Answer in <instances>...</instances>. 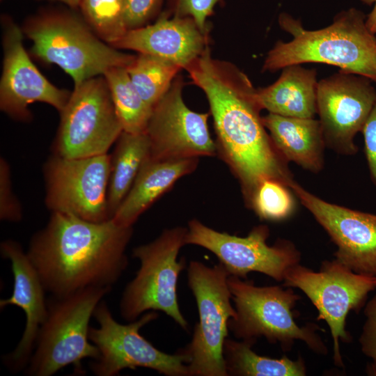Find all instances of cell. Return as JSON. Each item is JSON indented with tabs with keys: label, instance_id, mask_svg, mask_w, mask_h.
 I'll return each mask as SVG.
<instances>
[{
	"label": "cell",
	"instance_id": "obj_1",
	"mask_svg": "<svg viewBox=\"0 0 376 376\" xmlns=\"http://www.w3.org/2000/svg\"><path fill=\"white\" fill-rule=\"evenodd\" d=\"M185 70L207 100L217 154L239 180L246 205L250 207L265 180L288 186L294 179L263 125L257 88L249 77L235 65L214 58L209 46Z\"/></svg>",
	"mask_w": 376,
	"mask_h": 376
},
{
	"label": "cell",
	"instance_id": "obj_2",
	"mask_svg": "<svg viewBox=\"0 0 376 376\" xmlns=\"http://www.w3.org/2000/svg\"><path fill=\"white\" fill-rule=\"evenodd\" d=\"M133 227L53 212L31 239L27 255L45 291L64 297L89 287H111L127 267Z\"/></svg>",
	"mask_w": 376,
	"mask_h": 376
},
{
	"label": "cell",
	"instance_id": "obj_3",
	"mask_svg": "<svg viewBox=\"0 0 376 376\" xmlns=\"http://www.w3.org/2000/svg\"><path fill=\"white\" fill-rule=\"evenodd\" d=\"M366 19L363 12L350 8L338 13L327 26L308 30L299 19L282 13L279 24L292 39L276 42L265 58L262 71L274 72L288 65L317 63L376 83V36L368 29Z\"/></svg>",
	"mask_w": 376,
	"mask_h": 376
},
{
	"label": "cell",
	"instance_id": "obj_4",
	"mask_svg": "<svg viewBox=\"0 0 376 376\" xmlns=\"http://www.w3.org/2000/svg\"><path fill=\"white\" fill-rule=\"evenodd\" d=\"M228 283L236 311L228 329L236 338L256 342L265 337L270 343H279L284 352L290 351L295 340H301L313 352L327 354L317 333L323 329L314 323L300 327L295 322L293 308L301 297L291 288L259 287L235 276H228Z\"/></svg>",
	"mask_w": 376,
	"mask_h": 376
},
{
	"label": "cell",
	"instance_id": "obj_5",
	"mask_svg": "<svg viewBox=\"0 0 376 376\" xmlns=\"http://www.w3.org/2000/svg\"><path fill=\"white\" fill-rule=\"evenodd\" d=\"M111 287H89L47 302V318L40 328L35 351L28 363L32 376H50L72 365L74 373H84L81 361L100 356L88 337L89 322Z\"/></svg>",
	"mask_w": 376,
	"mask_h": 376
},
{
	"label": "cell",
	"instance_id": "obj_6",
	"mask_svg": "<svg viewBox=\"0 0 376 376\" xmlns=\"http://www.w3.org/2000/svg\"><path fill=\"white\" fill-rule=\"evenodd\" d=\"M88 25L70 13H49L31 19L24 32L33 42L32 52L58 65L75 86L113 67H127L135 56L102 42Z\"/></svg>",
	"mask_w": 376,
	"mask_h": 376
},
{
	"label": "cell",
	"instance_id": "obj_7",
	"mask_svg": "<svg viewBox=\"0 0 376 376\" xmlns=\"http://www.w3.org/2000/svg\"><path fill=\"white\" fill-rule=\"evenodd\" d=\"M187 232V228L181 226L167 228L153 241L133 249L132 256L139 259L140 267L120 299V313L124 320L132 322L146 311H159L182 329H189L177 293L179 275L186 267L185 258H177L185 245Z\"/></svg>",
	"mask_w": 376,
	"mask_h": 376
},
{
	"label": "cell",
	"instance_id": "obj_8",
	"mask_svg": "<svg viewBox=\"0 0 376 376\" xmlns=\"http://www.w3.org/2000/svg\"><path fill=\"white\" fill-rule=\"evenodd\" d=\"M229 276L220 263L209 267L192 260L188 265V286L198 313L192 339L182 348L191 359L189 376H228L224 345L228 336V322L236 315L230 301Z\"/></svg>",
	"mask_w": 376,
	"mask_h": 376
},
{
	"label": "cell",
	"instance_id": "obj_9",
	"mask_svg": "<svg viewBox=\"0 0 376 376\" xmlns=\"http://www.w3.org/2000/svg\"><path fill=\"white\" fill-rule=\"evenodd\" d=\"M283 281L285 287L300 289L315 306L317 319L324 320L331 331L334 363L344 367L339 344L352 340L347 316L364 306L376 289V276L356 273L334 258L322 262L319 272L297 264L288 269Z\"/></svg>",
	"mask_w": 376,
	"mask_h": 376
},
{
	"label": "cell",
	"instance_id": "obj_10",
	"mask_svg": "<svg viewBox=\"0 0 376 376\" xmlns=\"http://www.w3.org/2000/svg\"><path fill=\"white\" fill-rule=\"evenodd\" d=\"M93 317L97 327L89 328L90 340L98 348L100 356L90 368L97 376H115L127 368H146L166 376H189L190 357L181 349L173 354L156 348L139 331L157 318L155 311L127 324L118 322L103 301L96 307Z\"/></svg>",
	"mask_w": 376,
	"mask_h": 376
},
{
	"label": "cell",
	"instance_id": "obj_11",
	"mask_svg": "<svg viewBox=\"0 0 376 376\" xmlns=\"http://www.w3.org/2000/svg\"><path fill=\"white\" fill-rule=\"evenodd\" d=\"M60 116L52 150L63 157L107 154L123 131L104 76L75 86Z\"/></svg>",
	"mask_w": 376,
	"mask_h": 376
},
{
	"label": "cell",
	"instance_id": "obj_12",
	"mask_svg": "<svg viewBox=\"0 0 376 376\" xmlns=\"http://www.w3.org/2000/svg\"><path fill=\"white\" fill-rule=\"evenodd\" d=\"M111 155L66 158L52 155L42 167L45 203L53 212L85 220L110 219L107 190Z\"/></svg>",
	"mask_w": 376,
	"mask_h": 376
},
{
	"label": "cell",
	"instance_id": "obj_13",
	"mask_svg": "<svg viewBox=\"0 0 376 376\" xmlns=\"http://www.w3.org/2000/svg\"><path fill=\"white\" fill-rule=\"evenodd\" d=\"M269 235L266 225L253 227L242 237L217 231L193 219L188 223L185 245L211 251L230 276L246 280L248 274L256 272L282 281L288 269L300 263L301 254L288 240H279L269 246Z\"/></svg>",
	"mask_w": 376,
	"mask_h": 376
},
{
	"label": "cell",
	"instance_id": "obj_14",
	"mask_svg": "<svg viewBox=\"0 0 376 376\" xmlns=\"http://www.w3.org/2000/svg\"><path fill=\"white\" fill-rule=\"evenodd\" d=\"M184 80L179 74L167 92L154 105L146 132L150 159L164 160L211 157L217 154L210 133V113H199L185 104Z\"/></svg>",
	"mask_w": 376,
	"mask_h": 376
},
{
	"label": "cell",
	"instance_id": "obj_15",
	"mask_svg": "<svg viewBox=\"0 0 376 376\" xmlns=\"http://www.w3.org/2000/svg\"><path fill=\"white\" fill-rule=\"evenodd\" d=\"M369 79L339 71L318 82L317 113L325 144L343 155H354V139L376 103Z\"/></svg>",
	"mask_w": 376,
	"mask_h": 376
},
{
	"label": "cell",
	"instance_id": "obj_16",
	"mask_svg": "<svg viewBox=\"0 0 376 376\" xmlns=\"http://www.w3.org/2000/svg\"><path fill=\"white\" fill-rule=\"evenodd\" d=\"M288 187L336 245L335 259L356 273L376 276V215L327 202L294 180Z\"/></svg>",
	"mask_w": 376,
	"mask_h": 376
},
{
	"label": "cell",
	"instance_id": "obj_17",
	"mask_svg": "<svg viewBox=\"0 0 376 376\" xmlns=\"http://www.w3.org/2000/svg\"><path fill=\"white\" fill-rule=\"evenodd\" d=\"M4 25L1 110L14 119L26 121L31 117L29 106L40 102L60 113L71 93L56 87L40 72L24 48L20 29L8 19Z\"/></svg>",
	"mask_w": 376,
	"mask_h": 376
},
{
	"label": "cell",
	"instance_id": "obj_18",
	"mask_svg": "<svg viewBox=\"0 0 376 376\" xmlns=\"http://www.w3.org/2000/svg\"><path fill=\"white\" fill-rule=\"evenodd\" d=\"M0 251L2 257L10 260L14 279L13 293L9 298L0 301V307L14 305L22 308L26 315L25 328L19 343L4 357L7 366L19 371L28 365L33 354L40 328L47 318V301L40 277L22 246L16 241L6 240L1 243Z\"/></svg>",
	"mask_w": 376,
	"mask_h": 376
},
{
	"label": "cell",
	"instance_id": "obj_19",
	"mask_svg": "<svg viewBox=\"0 0 376 376\" xmlns=\"http://www.w3.org/2000/svg\"><path fill=\"white\" fill-rule=\"evenodd\" d=\"M209 32L190 17L171 15L166 10L150 25L128 30L111 46L156 56L185 70L209 46Z\"/></svg>",
	"mask_w": 376,
	"mask_h": 376
},
{
	"label": "cell",
	"instance_id": "obj_20",
	"mask_svg": "<svg viewBox=\"0 0 376 376\" xmlns=\"http://www.w3.org/2000/svg\"><path fill=\"white\" fill-rule=\"evenodd\" d=\"M198 160L199 158H148L111 219L122 226H133L138 218L180 178L194 171Z\"/></svg>",
	"mask_w": 376,
	"mask_h": 376
},
{
	"label": "cell",
	"instance_id": "obj_21",
	"mask_svg": "<svg viewBox=\"0 0 376 376\" xmlns=\"http://www.w3.org/2000/svg\"><path fill=\"white\" fill-rule=\"evenodd\" d=\"M262 120L274 146L286 162L311 172L321 171L326 146L319 120L268 113Z\"/></svg>",
	"mask_w": 376,
	"mask_h": 376
},
{
	"label": "cell",
	"instance_id": "obj_22",
	"mask_svg": "<svg viewBox=\"0 0 376 376\" xmlns=\"http://www.w3.org/2000/svg\"><path fill=\"white\" fill-rule=\"evenodd\" d=\"M317 75L315 68L301 65L283 68L276 81L257 88L261 109L283 116L313 118L317 113Z\"/></svg>",
	"mask_w": 376,
	"mask_h": 376
},
{
	"label": "cell",
	"instance_id": "obj_23",
	"mask_svg": "<svg viewBox=\"0 0 376 376\" xmlns=\"http://www.w3.org/2000/svg\"><path fill=\"white\" fill-rule=\"evenodd\" d=\"M111 154L107 190L110 219L130 191L141 168L150 157V144L146 132L123 131Z\"/></svg>",
	"mask_w": 376,
	"mask_h": 376
},
{
	"label": "cell",
	"instance_id": "obj_24",
	"mask_svg": "<svg viewBox=\"0 0 376 376\" xmlns=\"http://www.w3.org/2000/svg\"><path fill=\"white\" fill-rule=\"evenodd\" d=\"M249 340L226 338L224 345V359L228 375L232 376H304L306 368L299 357L292 360L286 356L280 359L261 356Z\"/></svg>",
	"mask_w": 376,
	"mask_h": 376
},
{
	"label": "cell",
	"instance_id": "obj_25",
	"mask_svg": "<svg viewBox=\"0 0 376 376\" xmlns=\"http://www.w3.org/2000/svg\"><path fill=\"white\" fill-rule=\"evenodd\" d=\"M123 131L146 132L152 107L142 98L133 84L126 67H113L103 75Z\"/></svg>",
	"mask_w": 376,
	"mask_h": 376
},
{
	"label": "cell",
	"instance_id": "obj_26",
	"mask_svg": "<svg viewBox=\"0 0 376 376\" xmlns=\"http://www.w3.org/2000/svg\"><path fill=\"white\" fill-rule=\"evenodd\" d=\"M126 69L135 88L151 107L167 92L182 70L170 61L148 54H139Z\"/></svg>",
	"mask_w": 376,
	"mask_h": 376
},
{
	"label": "cell",
	"instance_id": "obj_27",
	"mask_svg": "<svg viewBox=\"0 0 376 376\" xmlns=\"http://www.w3.org/2000/svg\"><path fill=\"white\" fill-rule=\"evenodd\" d=\"M79 7L89 27L110 45L128 31L125 0H81Z\"/></svg>",
	"mask_w": 376,
	"mask_h": 376
},
{
	"label": "cell",
	"instance_id": "obj_28",
	"mask_svg": "<svg viewBox=\"0 0 376 376\" xmlns=\"http://www.w3.org/2000/svg\"><path fill=\"white\" fill-rule=\"evenodd\" d=\"M294 207L290 188L278 180L267 179L258 187L249 208L262 219L279 221L290 216Z\"/></svg>",
	"mask_w": 376,
	"mask_h": 376
},
{
	"label": "cell",
	"instance_id": "obj_29",
	"mask_svg": "<svg viewBox=\"0 0 376 376\" xmlns=\"http://www.w3.org/2000/svg\"><path fill=\"white\" fill-rule=\"evenodd\" d=\"M166 10L171 15L190 17L203 32H209L207 19L214 13L215 7L223 0H166Z\"/></svg>",
	"mask_w": 376,
	"mask_h": 376
},
{
	"label": "cell",
	"instance_id": "obj_30",
	"mask_svg": "<svg viewBox=\"0 0 376 376\" xmlns=\"http://www.w3.org/2000/svg\"><path fill=\"white\" fill-rule=\"evenodd\" d=\"M10 166L7 160L0 158V219L19 222L22 218V205L12 189Z\"/></svg>",
	"mask_w": 376,
	"mask_h": 376
},
{
	"label": "cell",
	"instance_id": "obj_31",
	"mask_svg": "<svg viewBox=\"0 0 376 376\" xmlns=\"http://www.w3.org/2000/svg\"><path fill=\"white\" fill-rule=\"evenodd\" d=\"M364 322L359 342L361 352L371 359L368 372L376 375V294L366 304Z\"/></svg>",
	"mask_w": 376,
	"mask_h": 376
},
{
	"label": "cell",
	"instance_id": "obj_32",
	"mask_svg": "<svg viewBox=\"0 0 376 376\" xmlns=\"http://www.w3.org/2000/svg\"><path fill=\"white\" fill-rule=\"evenodd\" d=\"M164 0H125V24L127 30L143 26L160 12Z\"/></svg>",
	"mask_w": 376,
	"mask_h": 376
},
{
	"label": "cell",
	"instance_id": "obj_33",
	"mask_svg": "<svg viewBox=\"0 0 376 376\" xmlns=\"http://www.w3.org/2000/svg\"><path fill=\"white\" fill-rule=\"evenodd\" d=\"M365 143V152L373 182L376 185V103L361 130Z\"/></svg>",
	"mask_w": 376,
	"mask_h": 376
},
{
	"label": "cell",
	"instance_id": "obj_34",
	"mask_svg": "<svg viewBox=\"0 0 376 376\" xmlns=\"http://www.w3.org/2000/svg\"><path fill=\"white\" fill-rule=\"evenodd\" d=\"M368 6L373 5L369 14L366 15V24L369 31L376 36V0H359Z\"/></svg>",
	"mask_w": 376,
	"mask_h": 376
},
{
	"label": "cell",
	"instance_id": "obj_35",
	"mask_svg": "<svg viewBox=\"0 0 376 376\" xmlns=\"http://www.w3.org/2000/svg\"><path fill=\"white\" fill-rule=\"evenodd\" d=\"M62 1L72 8L79 6L81 0H57Z\"/></svg>",
	"mask_w": 376,
	"mask_h": 376
}]
</instances>
